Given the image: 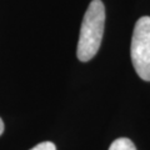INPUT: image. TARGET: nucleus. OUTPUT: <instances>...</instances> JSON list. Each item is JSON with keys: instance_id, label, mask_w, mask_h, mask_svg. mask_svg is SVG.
<instances>
[{"instance_id": "1", "label": "nucleus", "mask_w": 150, "mask_h": 150, "mask_svg": "<svg viewBox=\"0 0 150 150\" xmlns=\"http://www.w3.org/2000/svg\"><path fill=\"white\" fill-rule=\"evenodd\" d=\"M105 26V6L101 0H93L84 15L76 55L80 62H89L100 48Z\"/></svg>"}, {"instance_id": "2", "label": "nucleus", "mask_w": 150, "mask_h": 150, "mask_svg": "<svg viewBox=\"0 0 150 150\" xmlns=\"http://www.w3.org/2000/svg\"><path fill=\"white\" fill-rule=\"evenodd\" d=\"M130 54L140 79L150 81V16H142L135 24Z\"/></svg>"}, {"instance_id": "3", "label": "nucleus", "mask_w": 150, "mask_h": 150, "mask_svg": "<svg viewBox=\"0 0 150 150\" xmlns=\"http://www.w3.org/2000/svg\"><path fill=\"white\" fill-rule=\"evenodd\" d=\"M108 150H137L134 143L128 138H118L111 143Z\"/></svg>"}, {"instance_id": "4", "label": "nucleus", "mask_w": 150, "mask_h": 150, "mask_svg": "<svg viewBox=\"0 0 150 150\" xmlns=\"http://www.w3.org/2000/svg\"><path fill=\"white\" fill-rule=\"evenodd\" d=\"M30 150H56V146H55V144L51 142H43V143L35 145V146Z\"/></svg>"}, {"instance_id": "5", "label": "nucleus", "mask_w": 150, "mask_h": 150, "mask_svg": "<svg viewBox=\"0 0 150 150\" xmlns=\"http://www.w3.org/2000/svg\"><path fill=\"white\" fill-rule=\"evenodd\" d=\"M4 128H5V126H4V121L1 118H0V135L4 133Z\"/></svg>"}]
</instances>
